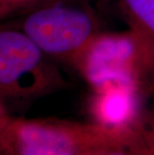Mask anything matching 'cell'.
Listing matches in <instances>:
<instances>
[{"label": "cell", "instance_id": "cell-1", "mask_svg": "<svg viewBox=\"0 0 154 155\" xmlns=\"http://www.w3.org/2000/svg\"><path fill=\"white\" fill-rule=\"evenodd\" d=\"M142 140L138 128L58 118L27 119L0 109V155H81Z\"/></svg>", "mask_w": 154, "mask_h": 155}, {"label": "cell", "instance_id": "cell-2", "mask_svg": "<svg viewBox=\"0 0 154 155\" xmlns=\"http://www.w3.org/2000/svg\"><path fill=\"white\" fill-rule=\"evenodd\" d=\"M68 87L54 59L20 29H1L0 109L12 114L39 98Z\"/></svg>", "mask_w": 154, "mask_h": 155}, {"label": "cell", "instance_id": "cell-3", "mask_svg": "<svg viewBox=\"0 0 154 155\" xmlns=\"http://www.w3.org/2000/svg\"><path fill=\"white\" fill-rule=\"evenodd\" d=\"M18 29L45 54L71 65L101 32L96 16L90 10L65 4L62 0L27 12Z\"/></svg>", "mask_w": 154, "mask_h": 155}, {"label": "cell", "instance_id": "cell-4", "mask_svg": "<svg viewBox=\"0 0 154 155\" xmlns=\"http://www.w3.org/2000/svg\"><path fill=\"white\" fill-rule=\"evenodd\" d=\"M72 66L91 90L122 85L137 89L148 101L140 76L136 40L130 30L125 33L100 32Z\"/></svg>", "mask_w": 154, "mask_h": 155}, {"label": "cell", "instance_id": "cell-5", "mask_svg": "<svg viewBox=\"0 0 154 155\" xmlns=\"http://www.w3.org/2000/svg\"><path fill=\"white\" fill-rule=\"evenodd\" d=\"M145 97L135 88L109 85L91 90L88 109L93 122L114 128H138L145 113Z\"/></svg>", "mask_w": 154, "mask_h": 155}, {"label": "cell", "instance_id": "cell-6", "mask_svg": "<svg viewBox=\"0 0 154 155\" xmlns=\"http://www.w3.org/2000/svg\"><path fill=\"white\" fill-rule=\"evenodd\" d=\"M136 40L141 81L146 97H154V0H121Z\"/></svg>", "mask_w": 154, "mask_h": 155}, {"label": "cell", "instance_id": "cell-7", "mask_svg": "<svg viewBox=\"0 0 154 155\" xmlns=\"http://www.w3.org/2000/svg\"><path fill=\"white\" fill-rule=\"evenodd\" d=\"M57 0H0V18L26 14L33 9Z\"/></svg>", "mask_w": 154, "mask_h": 155}, {"label": "cell", "instance_id": "cell-8", "mask_svg": "<svg viewBox=\"0 0 154 155\" xmlns=\"http://www.w3.org/2000/svg\"><path fill=\"white\" fill-rule=\"evenodd\" d=\"M139 129L148 145L149 155H154V102L147 106Z\"/></svg>", "mask_w": 154, "mask_h": 155}, {"label": "cell", "instance_id": "cell-9", "mask_svg": "<svg viewBox=\"0 0 154 155\" xmlns=\"http://www.w3.org/2000/svg\"><path fill=\"white\" fill-rule=\"evenodd\" d=\"M99 150V149H98ZM96 151V150H95ZM95 151H91V152H87V153H83V154H81V155H95Z\"/></svg>", "mask_w": 154, "mask_h": 155}, {"label": "cell", "instance_id": "cell-10", "mask_svg": "<svg viewBox=\"0 0 154 155\" xmlns=\"http://www.w3.org/2000/svg\"><path fill=\"white\" fill-rule=\"evenodd\" d=\"M150 102H154V97L152 98V99H151V100H150Z\"/></svg>", "mask_w": 154, "mask_h": 155}]
</instances>
